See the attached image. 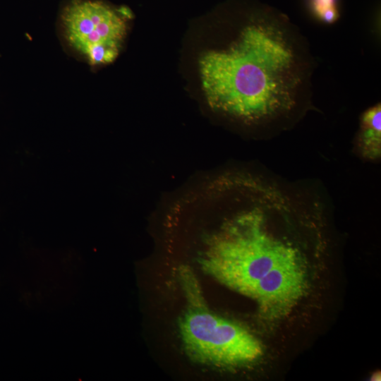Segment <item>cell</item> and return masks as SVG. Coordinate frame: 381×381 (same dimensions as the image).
<instances>
[{
	"mask_svg": "<svg viewBox=\"0 0 381 381\" xmlns=\"http://www.w3.org/2000/svg\"><path fill=\"white\" fill-rule=\"evenodd\" d=\"M311 13L316 19L326 24H332L339 19V0H308Z\"/></svg>",
	"mask_w": 381,
	"mask_h": 381,
	"instance_id": "6",
	"label": "cell"
},
{
	"mask_svg": "<svg viewBox=\"0 0 381 381\" xmlns=\"http://www.w3.org/2000/svg\"><path fill=\"white\" fill-rule=\"evenodd\" d=\"M131 13L101 0H71L60 14L66 44L91 66L114 61L122 47Z\"/></svg>",
	"mask_w": 381,
	"mask_h": 381,
	"instance_id": "3",
	"label": "cell"
},
{
	"mask_svg": "<svg viewBox=\"0 0 381 381\" xmlns=\"http://www.w3.org/2000/svg\"><path fill=\"white\" fill-rule=\"evenodd\" d=\"M187 306L179 320V333L188 355L194 361L221 368L247 366L263 354L260 339L241 324L209 309L190 271L183 270Z\"/></svg>",
	"mask_w": 381,
	"mask_h": 381,
	"instance_id": "2",
	"label": "cell"
},
{
	"mask_svg": "<svg viewBox=\"0 0 381 381\" xmlns=\"http://www.w3.org/2000/svg\"><path fill=\"white\" fill-rule=\"evenodd\" d=\"M210 107L247 123L289 116L309 95L313 59L289 18L261 6L224 47L199 59Z\"/></svg>",
	"mask_w": 381,
	"mask_h": 381,
	"instance_id": "1",
	"label": "cell"
},
{
	"mask_svg": "<svg viewBox=\"0 0 381 381\" xmlns=\"http://www.w3.org/2000/svg\"><path fill=\"white\" fill-rule=\"evenodd\" d=\"M306 256L282 264L258 285L251 299L269 321L288 316L304 297L308 286Z\"/></svg>",
	"mask_w": 381,
	"mask_h": 381,
	"instance_id": "4",
	"label": "cell"
},
{
	"mask_svg": "<svg viewBox=\"0 0 381 381\" xmlns=\"http://www.w3.org/2000/svg\"><path fill=\"white\" fill-rule=\"evenodd\" d=\"M356 147L362 157L375 160L381 155V106L368 109L361 116Z\"/></svg>",
	"mask_w": 381,
	"mask_h": 381,
	"instance_id": "5",
	"label": "cell"
}]
</instances>
